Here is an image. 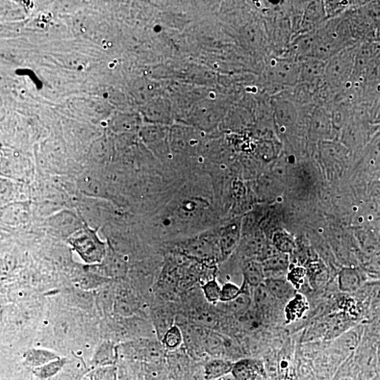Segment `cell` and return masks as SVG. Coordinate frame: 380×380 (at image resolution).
Returning <instances> with one entry per match:
<instances>
[{"label": "cell", "mask_w": 380, "mask_h": 380, "mask_svg": "<svg viewBox=\"0 0 380 380\" xmlns=\"http://www.w3.org/2000/svg\"><path fill=\"white\" fill-rule=\"evenodd\" d=\"M70 243L88 264L101 263L106 257L105 243L88 227L71 238Z\"/></svg>", "instance_id": "6da1fadb"}, {"label": "cell", "mask_w": 380, "mask_h": 380, "mask_svg": "<svg viewBox=\"0 0 380 380\" xmlns=\"http://www.w3.org/2000/svg\"><path fill=\"white\" fill-rule=\"evenodd\" d=\"M241 220H235L225 226L221 230L218 238L220 255L223 258L230 256L239 245L242 235Z\"/></svg>", "instance_id": "7a4b0ae2"}, {"label": "cell", "mask_w": 380, "mask_h": 380, "mask_svg": "<svg viewBox=\"0 0 380 380\" xmlns=\"http://www.w3.org/2000/svg\"><path fill=\"white\" fill-rule=\"evenodd\" d=\"M339 289L345 293L358 291L363 286L364 278L360 271L356 268H343L338 274Z\"/></svg>", "instance_id": "3957f363"}, {"label": "cell", "mask_w": 380, "mask_h": 380, "mask_svg": "<svg viewBox=\"0 0 380 380\" xmlns=\"http://www.w3.org/2000/svg\"><path fill=\"white\" fill-rule=\"evenodd\" d=\"M244 283L256 288L264 283L266 277L262 262L256 259L246 260L242 266Z\"/></svg>", "instance_id": "277c9868"}, {"label": "cell", "mask_w": 380, "mask_h": 380, "mask_svg": "<svg viewBox=\"0 0 380 380\" xmlns=\"http://www.w3.org/2000/svg\"><path fill=\"white\" fill-rule=\"evenodd\" d=\"M262 364L255 359H242L233 365L232 374L237 380H253L263 372Z\"/></svg>", "instance_id": "5b68a950"}, {"label": "cell", "mask_w": 380, "mask_h": 380, "mask_svg": "<svg viewBox=\"0 0 380 380\" xmlns=\"http://www.w3.org/2000/svg\"><path fill=\"white\" fill-rule=\"evenodd\" d=\"M266 278H284L282 277L290 267V255L277 253V255L262 262Z\"/></svg>", "instance_id": "8992f818"}, {"label": "cell", "mask_w": 380, "mask_h": 380, "mask_svg": "<svg viewBox=\"0 0 380 380\" xmlns=\"http://www.w3.org/2000/svg\"><path fill=\"white\" fill-rule=\"evenodd\" d=\"M116 357L117 354L114 344L110 341H105L96 350L91 364L94 368L114 366Z\"/></svg>", "instance_id": "52a82bcc"}, {"label": "cell", "mask_w": 380, "mask_h": 380, "mask_svg": "<svg viewBox=\"0 0 380 380\" xmlns=\"http://www.w3.org/2000/svg\"><path fill=\"white\" fill-rule=\"evenodd\" d=\"M264 285L274 299H290L294 292L292 284L285 278H266Z\"/></svg>", "instance_id": "ba28073f"}, {"label": "cell", "mask_w": 380, "mask_h": 380, "mask_svg": "<svg viewBox=\"0 0 380 380\" xmlns=\"http://www.w3.org/2000/svg\"><path fill=\"white\" fill-rule=\"evenodd\" d=\"M23 357L25 365L33 369L60 358L55 353L43 349H31L25 353Z\"/></svg>", "instance_id": "9c48e42d"}, {"label": "cell", "mask_w": 380, "mask_h": 380, "mask_svg": "<svg viewBox=\"0 0 380 380\" xmlns=\"http://www.w3.org/2000/svg\"><path fill=\"white\" fill-rule=\"evenodd\" d=\"M252 299L250 293L244 286L240 294L233 300L223 303L226 309L234 315L242 316L251 309Z\"/></svg>", "instance_id": "30bf717a"}, {"label": "cell", "mask_w": 380, "mask_h": 380, "mask_svg": "<svg viewBox=\"0 0 380 380\" xmlns=\"http://www.w3.org/2000/svg\"><path fill=\"white\" fill-rule=\"evenodd\" d=\"M188 251L190 255L200 259H212L216 256L215 243L210 240L194 241L189 246Z\"/></svg>", "instance_id": "8fae6325"}, {"label": "cell", "mask_w": 380, "mask_h": 380, "mask_svg": "<svg viewBox=\"0 0 380 380\" xmlns=\"http://www.w3.org/2000/svg\"><path fill=\"white\" fill-rule=\"evenodd\" d=\"M136 308V301L128 291H117L114 304L115 313L128 316L134 314Z\"/></svg>", "instance_id": "7c38bea8"}, {"label": "cell", "mask_w": 380, "mask_h": 380, "mask_svg": "<svg viewBox=\"0 0 380 380\" xmlns=\"http://www.w3.org/2000/svg\"><path fill=\"white\" fill-rule=\"evenodd\" d=\"M66 358H59L41 367L33 369L34 374L42 380H47L58 375L67 364Z\"/></svg>", "instance_id": "4fadbf2b"}, {"label": "cell", "mask_w": 380, "mask_h": 380, "mask_svg": "<svg viewBox=\"0 0 380 380\" xmlns=\"http://www.w3.org/2000/svg\"><path fill=\"white\" fill-rule=\"evenodd\" d=\"M271 243L279 252L288 255L296 248V243L293 237L284 230L275 231L272 236Z\"/></svg>", "instance_id": "5bb4252c"}, {"label": "cell", "mask_w": 380, "mask_h": 380, "mask_svg": "<svg viewBox=\"0 0 380 380\" xmlns=\"http://www.w3.org/2000/svg\"><path fill=\"white\" fill-rule=\"evenodd\" d=\"M231 362L222 359H214L207 364L205 368V378L214 379L232 372Z\"/></svg>", "instance_id": "9a60e30c"}, {"label": "cell", "mask_w": 380, "mask_h": 380, "mask_svg": "<svg viewBox=\"0 0 380 380\" xmlns=\"http://www.w3.org/2000/svg\"><path fill=\"white\" fill-rule=\"evenodd\" d=\"M84 374V366L80 362L68 361L58 375L49 380H81Z\"/></svg>", "instance_id": "2e32d148"}, {"label": "cell", "mask_w": 380, "mask_h": 380, "mask_svg": "<svg viewBox=\"0 0 380 380\" xmlns=\"http://www.w3.org/2000/svg\"><path fill=\"white\" fill-rule=\"evenodd\" d=\"M104 271L110 277H122L125 273L124 262L114 253H109L104 259Z\"/></svg>", "instance_id": "e0dca14e"}, {"label": "cell", "mask_w": 380, "mask_h": 380, "mask_svg": "<svg viewBox=\"0 0 380 380\" xmlns=\"http://www.w3.org/2000/svg\"><path fill=\"white\" fill-rule=\"evenodd\" d=\"M118 370L116 366L96 368L92 372V380H118Z\"/></svg>", "instance_id": "ac0fdd59"}, {"label": "cell", "mask_w": 380, "mask_h": 380, "mask_svg": "<svg viewBox=\"0 0 380 380\" xmlns=\"http://www.w3.org/2000/svg\"><path fill=\"white\" fill-rule=\"evenodd\" d=\"M163 342L169 349L179 347L183 342V335L179 327L172 326L164 335Z\"/></svg>", "instance_id": "d6986e66"}, {"label": "cell", "mask_w": 380, "mask_h": 380, "mask_svg": "<svg viewBox=\"0 0 380 380\" xmlns=\"http://www.w3.org/2000/svg\"><path fill=\"white\" fill-rule=\"evenodd\" d=\"M274 299L264 283L255 288V293H253V299L258 308H264L270 303L271 301Z\"/></svg>", "instance_id": "ffe728a7"}, {"label": "cell", "mask_w": 380, "mask_h": 380, "mask_svg": "<svg viewBox=\"0 0 380 380\" xmlns=\"http://www.w3.org/2000/svg\"><path fill=\"white\" fill-rule=\"evenodd\" d=\"M202 290L210 302L217 303L220 301L221 288L215 280L203 286Z\"/></svg>", "instance_id": "44dd1931"}, {"label": "cell", "mask_w": 380, "mask_h": 380, "mask_svg": "<svg viewBox=\"0 0 380 380\" xmlns=\"http://www.w3.org/2000/svg\"><path fill=\"white\" fill-rule=\"evenodd\" d=\"M242 292L235 284L228 283L225 284L221 288L220 301L223 303L229 302L236 299Z\"/></svg>", "instance_id": "7402d4cb"}, {"label": "cell", "mask_w": 380, "mask_h": 380, "mask_svg": "<svg viewBox=\"0 0 380 380\" xmlns=\"http://www.w3.org/2000/svg\"><path fill=\"white\" fill-rule=\"evenodd\" d=\"M241 321L249 329L258 327L260 322L257 313L249 309L244 315L240 316Z\"/></svg>", "instance_id": "603a6c76"}, {"label": "cell", "mask_w": 380, "mask_h": 380, "mask_svg": "<svg viewBox=\"0 0 380 380\" xmlns=\"http://www.w3.org/2000/svg\"><path fill=\"white\" fill-rule=\"evenodd\" d=\"M197 315V321L201 324L212 326L216 323V318L213 314L207 312L199 313Z\"/></svg>", "instance_id": "cb8c5ba5"}, {"label": "cell", "mask_w": 380, "mask_h": 380, "mask_svg": "<svg viewBox=\"0 0 380 380\" xmlns=\"http://www.w3.org/2000/svg\"><path fill=\"white\" fill-rule=\"evenodd\" d=\"M118 380H129L123 374L118 371Z\"/></svg>", "instance_id": "d4e9b609"}, {"label": "cell", "mask_w": 380, "mask_h": 380, "mask_svg": "<svg viewBox=\"0 0 380 380\" xmlns=\"http://www.w3.org/2000/svg\"><path fill=\"white\" fill-rule=\"evenodd\" d=\"M89 380H92V377H91V376H90V379H89Z\"/></svg>", "instance_id": "484cf974"}, {"label": "cell", "mask_w": 380, "mask_h": 380, "mask_svg": "<svg viewBox=\"0 0 380 380\" xmlns=\"http://www.w3.org/2000/svg\"><path fill=\"white\" fill-rule=\"evenodd\" d=\"M83 31H84V32H86V31H86V29H83Z\"/></svg>", "instance_id": "4316f807"}]
</instances>
